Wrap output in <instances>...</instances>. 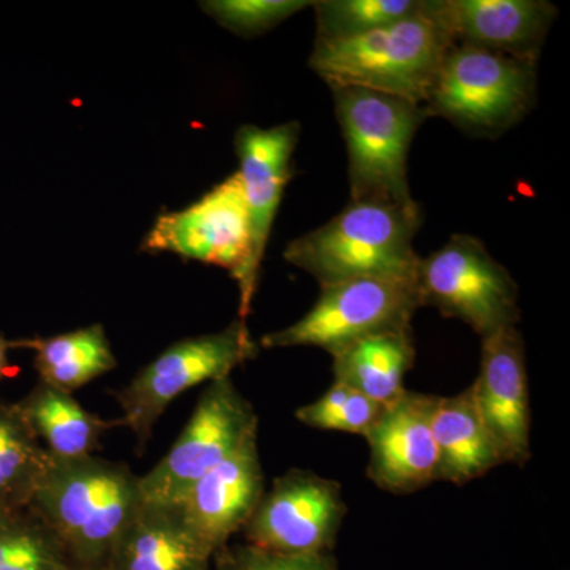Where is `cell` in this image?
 Returning <instances> with one entry per match:
<instances>
[{"label":"cell","instance_id":"obj_6","mask_svg":"<svg viewBox=\"0 0 570 570\" xmlns=\"http://www.w3.org/2000/svg\"><path fill=\"white\" fill-rule=\"evenodd\" d=\"M258 351L261 346L243 318H236L223 332L171 344L116 393L122 412L121 425L132 431L138 450L145 449L157 420L176 397L197 385L230 377L236 367L254 360Z\"/></svg>","mask_w":570,"mask_h":570},{"label":"cell","instance_id":"obj_28","mask_svg":"<svg viewBox=\"0 0 570 570\" xmlns=\"http://www.w3.org/2000/svg\"><path fill=\"white\" fill-rule=\"evenodd\" d=\"M73 570H108L107 568H96V569H73Z\"/></svg>","mask_w":570,"mask_h":570},{"label":"cell","instance_id":"obj_8","mask_svg":"<svg viewBox=\"0 0 570 570\" xmlns=\"http://www.w3.org/2000/svg\"><path fill=\"white\" fill-rule=\"evenodd\" d=\"M420 307L415 275L360 277L326 285L305 316L268 333L258 346L318 347L335 355L363 337L412 325Z\"/></svg>","mask_w":570,"mask_h":570},{"label":"cell","instance_id":"obj_23","mask_svg":"<svg viewBox=\"0 0 570 570\" xmlns=\"http://www.w3.org/2000/svg\"><path fill=\"white\" fill-rule=\"evenodd\" d=\"M69 554L31 509L0 512V570H73Z\"/></svg>","mask_w":570,"mask_h":570},{"label":"cell","instance_id":"obj_25","mask_svg":"<svg viewBox=\"0 0 570 570\" xmlns=\"http://www.w3.org/2000/svg\"><path fill=\"white\" fill-rule=\"evenodd\" d=\"M202 9L223 28L242 37L261 36L313 6L309 0H212Z\"/></svg>","mask_w":570,"mask_h":570},{"label":"cell","instance_id":"obj_24","mask_svg":"<svg viewBox=\"0 0 570 570\" xmlns=\"http://www.w3.org/2000/svg\"><path fill=\"white\" fill-rule=\"evenodd\" d=\"M430 0H318L316 40L348 39L415 17Z\"/></svg>","mask_w":570,"mask_h":570},{"label":"cell","instance_id":"obj_11","mask_svg":"<svg viewBox=\"0 0 570 570\" xmlns=\"http://www.w3.org/2000/svg\"><path fill=\"white\" fill-rule=\"evenodd\" d=\"M347 505L340 483L291 469L265 491L243 528L246 543L283 554L332 553Z\"/></svg>","mask_w":570,"mask_h":570},{"label":"cell","instance_id":"obj_18","mask_svg":"<svg viewBox=\"0 0 570 570\" xmlns=\"http://www.w3.org/2000/svg\"><path fill=\"white\" fill-rule=\"evenodd\" d=\"M438 449V480L466 485L501 466L497 445L483 425L472 389L453 396H438L433 411Z\"/></svg>","mask_w":570,"mask_h":570},{"label":"cell","instance_id":"obj_7","mask_svg":"<svg viewBox=\"0 0 570 570\" xmlns=\"http://www.w3.org/2000/svg\"><path fill=\"white\" fill-rule=\"evenodd\" d=\"M415 284L422 307L459 318L482 340L519 324L515 279L475 236L455 234L441 249L420 257Z\"/></svg>","mask_w":570,"mask_h":570},{"label":"cell","instance_id":"obj_4","mask_svg":"<svg viewBox=\"0 0 570 570\" xmlns=\"http://www.w3.org/2000/svg\"><path fill=\"white\" fill-rule=\"evenodd\" d=\"M330 89L346 141L351 202L417 206L409 187L407 157L415 134L431 118L425 105L354 86Z\"/></svg>","mask_w":570,"mask_h":570},{"label":"cell","instance_id":"obj_14","mask_svg":"<svg viewBox=\"0 0 570 570\" xmlns=\"http://www.w3.org/2000/svg\"><path fill=\"white\" fill-rule=\"evenodd\" d=\"M257 436L209 471L175 508L195 538L216 554L243 531L265 493Z\"/></svg>","mask_w":570,"mask_h":570},{"label":"cell","instance_id":"obj_1","mask_svg":"<svg viewBox=\"0 0 570 570\" xmlns=\"http://www.w3.org/2000/svg\"><path fill=\"white\" fill-rule=\"evenodd\" d=\"M142 505L140 475L96 455H50L29 502L77 569L107 568L112 547Z\"/></svg>","mask_w":570,"mask_h":570},{"label":"cell","instance_id":"obj_16","mask_svg":"<svg viewBox=\"0 0 570 570\" xmlns=\"http://www.w3.org/2000/svg\"><path fill=\"white\" fill-rule=\"evenodd\" d=\"M438 14L453 43L539 61L558 9L547 0H438Z\"/></svg>","mask_w":570,"mask_h":570},{"label":"cell","instance_id":"obj_17","mask_svg":"<svg viewBox=\"0 0 570 570\" xmlns=\"http://www.w3.org/2000/svg\"><path fill=\"white\" fill-rule=\"evenodd\" d=\"M214 554L175 505H142L112 547L108 570H212Z\"/></svg>","mask_w":570,"mask_h":570},{"label":"cell","instance_id":"obj_10","mask_svg":"<svg viewBox=\"0 0 570 570\" xmlns=\"http://www.w3.org/2000/svg\"><path fill=\"white\" fill-rule=\"evenodd\" d=\"M258 434V415L230 377L206 385L167 455L140 475L146 504L175 505L195 483Z\"/></svg>","mask_w":570,"mask_h":570},{"label":"cell","instance_id":"obj_3","mask_svg":"<svg viewBox=\"0 0 570 570\" xmlns=\"http://www.w3.org/2000/svg\"><path fill=\"white\" fill-rule=\"evenodd\" d=\"M422 224L419 205L351 202L328 223L288 243L284 258L321 288L360 277L414 276L420 258L414 239Z\"/></svg>","mask_w":570,"mask_h":570},{"label":"cell","instance_id":"obj_27","mask_svg":"<svg viewBox=\"0 0 570 570\" xmlns=\"http://www.w3.org/2000/svg\"><path fill=\"white\" fill-rule=\"evenodd\" d=\"M11 348H17V341L6 340L0 336V381L9 373V352Z\"/></svg>","mask_w":570,"mask_h":570},{"label":"cell","instance_id":"obj_21","mask_svg":"<svg viewBox=\"0 0 570 570\" xmlns=\"http://www.w3.org/2000/svg\"><path fill=\"white\" fill-rule=\"evenodd\" d=\"M17 348L33 352L40 382L70 395L118 366L100 324L50 337H22L17 340Z\"/></svg>","mask_w":570,"mask_h":570},{"label":"cell","instance_id":"obj_15","mask_svg":"<svg viewBox=\"0 0 570 570\" xmlns=\"http://www.w3.org/2000/svg\"><path fill=\"white\" fill-rule=\"evenodd\" d=\"M299 122L279 124L272 129L239 127L235 134L236 174L245 195L250 232L249 283L257 291L266 245L272 235L285 187L294 175V153L299 140Z\"/></svg>","mask_w":570,"mask_h":570},{"label":"cell","instance_id":"obj_5","mask_svg":"<svg viewBox=\"0 0 570 570\" xmlns=\"http://www.w3.org/2000/svg\"><path fill=\"white\" fill-rule=\"evenodd\" d=\"M538 99V61L455 43L442 59L425 102L474 137L494 138L523 121Z\"/></svg>","mask_w":570,"mask_h":570},{"label":"cell","instance_id":"obj_9","mask_svg":"<svg viewBox=\"0 0 570 570\" xmlns=\"http://www.w3.org/2000/svg\"><path fill=\"white\" fill-rule=\"evenodd\" d=\"M141 249L227 269L238 284V318L249 316L255 295L249 283V217L236 171L187 208L160 213Z\"/></svg>","mask_w":570,"mask_h":570},{"label":"cell","instance_id":"obj_12","mask_svg":"<svg viewBox=\"0 0 570 570\" xmlns=\"http://www.w3.org/2000/svg\"><path fill=\"white\" fill-rule=\"evenodd\" d=\"M471 389L502 463L524 466L531 459L530 382L517 326L483 337L479 376Z\"/></svg>","mask_w":570,"mask_h":570},{"label":"cell","instance_id":"obj_20","mask_svg":"<svg viewBox=\"0 0 570 570\" xmlns=\"http://www.w3.org/2000/svg\"><path fill=\"white\" fill-rule=\"evenodd\" d=\"M45 450L56 459H81L94 455L100 439L121 420H105L88 411L70 393L39 382L18 403ZM122 426V425H121Z\"/></svg>","mask_w":570,"mask_h":570},{"label":"cell","instance_id":"obj_13","mask_svg":"<svg viewBox=\"0 0 570 570\" xmlns=\"http://www.w3.org/2000/svg\"><path fill=\"white\" fill-rule=\"evenodd\" d=\"M438 396L406 390L382 411L366 434L367 478L379 489L411 494L438 482L433 411Z\"/></svg>","mask_w":570,"mask_h":570},{"label":"cell","instance_id":"obj_26","mask_svg":"<svg viewBox=\"0 0 570 570\" xmlns=\"http://www.w3.org/2000/svg\"><path fill=\"white\" fill-rule=\"evenodd\" d=\"M213 560L214 570H337L332 553L283 554L249 543L224 547Z\"/></svg>","mask_w":570,"mask_h":570},{"label":"cell","instance_id":"obj_2","mask_svg":"<svg viewBox=\"0 0 570 570\" xmlns=\"http://www.w3.org/2000/svg\"><path fill=\"white\" fill-rule=\"evenodd\" d=\"M452 37L430 0L415 17L348 39L316 40L311 70L330 86H354L425 105Z\"/></svg>","mask_w":570,"mask_h":570},{"label":"cell","instance_id":"obj_19","mask_svg":"<svg viewBox=\"0 0 570 570\" xmlns=\"http://www.w3.org/2000/svg\"><path fill=\"white\" fill-rule=\"evenodd\" d=\"M332 356L335 382L387 406L407 390L404 379L415 360L412 325L363 337Z\"/></svg>","mask_w":570,"mask_h":570},{"label":"cell","instance_id":"obj_22","mask_svg":"<svg viewBox=\"0 0 570 570\" xmlns=\"http://www.w3.org/2000/svg\"><path fill=\"white\" fill-rule=\"evenodd\" d=\"M48 460L18 403L0 400V512L29 508Z\"/></svg>","mask_w":570,"mask_h":570}]
</instances>
